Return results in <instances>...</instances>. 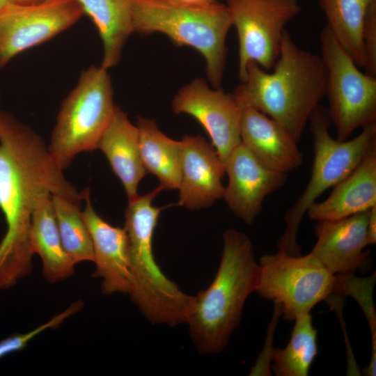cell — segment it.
Masks as SVG:
<instances>
[{
	"label": "cell",
	"mask_w": 376,
	"mask_h": 376,
	"mask_svg": "<svg viewBox=\"0 0 376 376\" xmlns=\"http://www.w3.org/2000/svg\"><path fill=\"white\" fill-rule=\"evenodd\" d=\"M48 146L30 127L0 109V210L6 231L0 242V290L15 285L32 271L31 216L38 202L58 195L80 203Z\"/></svg>",
	"instance_id": "1"
},
{
	"label": "cell",
	"mask_w": 376,
	"mask_h": 376,
	"mask_svg": "<svg viewBox=\"0 0 376 376\" xmlns=\"http://www.w3.org/2000/svg\"><path fill=\"white\" fill-rule=\"evenodd\" d=\"M272 70L249 63L245 79L232 94L241 109L266 114L298 142L311 115L325 97V65L320 55L299 47L285 30Z\"/></svg>",
	"instance_id": "2"
},
{
	"label": "cell",
	"mask_w": 376,
	"mask_h": 376,
	"mask_svg": "<svg viewBox=\"0 0 376 376\" xmlns=\"http://www.w3.org/2000/svg\"><path fill=\"white\" fill-rule=\"evenodd\" d=\"M223 249L209 287L193 296L186 324L198 352L216 354L228 345L240 323L247 297L256 292L260 266L249 237L230 228L223 233Z\"/></svg>",
	"instance_id": "3"
},
{
	"label": "cell",
	"mask_w": 376,
	"mask_h": 376,
	"mask_svg": "<svg viewBox=\"0 0 376 376\" xmlns=\"http://www.w3.org/2000/svg\"><path fill=\"white\" fill-rule=\"evenodd\" d=\"M157 192L128 201L125 212L130 252L131 288L129 295L152 324L174 327L186 323L193 296L184 293L157 263L152 238L162 208L153 205Z\"/></svg>",
	"instance_id": "4"
},
{
	"label": "cell",
	"mask_w": 376,
	"mask_h": 376,
	"mask_svg": "<svg viewBox=\"0 0 376 376\" xmlns=\"http://www.w3.org/2000/svg\"><path fill=\"white\" fill-rule=\"evenodd\" d=\"M134 31L161 33L175 45L188 46L203 57L208 80L220 88L226 65V39L233 26L226 3L184 5L165 0H132Z\"/></svg>",
	"instance_id": "5"
},
{
	"label": "cell",
	"mask_w": 376,
	"mask_h": 376,
	"mask_svg": "<svg viewBox=\"0 0 376 376\" xmlns=\"http://www.w3.org/2000/svg\"><path fill=\"white\" fill-rule=\"evenodd\" d=\"M308 123L313 138V161L310 179L295 203L284 214L285 229L277 242L278 250L300 255L297 233L309 207L327 189L349 175L360 163L369 148L376 142V123L362 127L354 138L334 139L327 109L320 104L311 115Z\"/></svg>",
	"instance_id": "6"
},
{
	"label": "cell",
	"mask_w": 376,
	"mask_h": 376,
	"mask_svg": "<svg viewBox=\"0 0 376 376\" xmlns=\"http://www.w3.org/2000/svg\"><path fill=\"white\" fill-rule=\"evenodd\" d=\"M108 70L101 65L83 70L61 104L48 148L63 170L79 153L97 149L112 118L116 106Z\"/></svg>",
	"instance_id": "7"
},
{
	"label": "cell",
	"mask_w": 376,
	"mask_h": 376,
	"mask_svg": "<svg viewBox=\"0 0 376 376\" xmlns=\"http://www.w3.org/2000/svg\"><path fill=\"white\" fill-rule=\"evenodd\" d=\"M320 40L327 70L328 113L336 139L347 140L358 128L376 123V76L359 69L327 25Z\"/></svg>",
	"instance_id": "8"
},
{
	"label": "cell",
	"mask_w": 376,
	"mask_h": 376,
	"mask_svg": "<svg viewBox=\"0 0 376 376\" xmlns=\"http://www.w3.org/2000/svg\"><path fill=\"white\" fill-rule=\"evenodd\" d=\"M256 292L280 304L284 319L309 313L319 302L335 293L336 276L311 253L290 255L279 251L260 258Z\"/></svg>",
	"instance_id": "9"
},
{
	"label": "cell",
	"mask_w": 376,
	"mask_h": 376,
	"mask_svg": "<svg viewBox=\"0 0 376 376\" xmlns=\"http://www.w3.org/2000/svg\"><path fill=\"white\" fill-rule=\"evenodd\" d=\"M238 38V77L249 63L270 71L280 53L286 24L301 10L298 0H226Z\"/></svg>",
	"instance_id": "10"
},
{
	"label": "cell",
	"mask_w": 376,
	"mask_h": 376,
	"mask_svg": "<svg viewBox=\"0 0 376 376\" xmlns=\"http://www.w3.org/2000/svg\"><path fill=\"white\" fill-rule=\"evenodd\" d=\"M84 15L77 0L8 3L0 9V68L17 54L70 28Z\"/></svg>",
	"instance_id": "11"
},
{
	"label": "cell",
	"mask_w": 376,
	"mask_h": 376,
	"mask_svg": "<svg viewBox=\"0 0 376 376\" xmlns=\"http://www.w3.org/2000/svg\"><path fill=\"white\" fill-rule=\"evenodd\" d=\"M171 107L175 113L188 114L201 125L225 166L230 154L242 143V109L233 94L196 78L178 91Z\"/></svg>",
	"instance_id": "12"
},
{
	"label": "cell",
	"mask_w": 376,
	"mask_h": 376,
	"mask_svg": "<svg viewBox=\"0 0 376 376\" xmlns=\"http://www.w3.org/2000/svg\"><path fill=\"white\" fill-rule=\"evenodd\" d=\"M228 182L223 198L229 209L246 224H253L265 198L285 183L288 175L263 164L241 143L225 163Z\"/></svg>",
	"instance_id": "13"
},
{
	"label": "cell",
	"mask_w": 376,
	"mask_h": 376,
	"mask_svg": "<svg viewBox=\"0 0 376 376\" xmlns=\"http://www.w3.org/2000/svg\"><path fill=\"white\" fill-rule=\"evenodd\" d=\"M180 143L178 205L191 210L211 206L224 196V164L212 144L201 136L185 135Z\"/></svg>",
	"instance_id": "14"
},
{
	"label": "cell",
	"mask_w": 376,
	"mask_h": 376,
	"mask_svg": "<svg viewBox=\"0 0 376 376\" xmlns=\"http://www.w3.org/2000/svg\"><path fill=\"white\" fill-rule=\"evenodd\" d=\"M83 218L91 235L95 269L93 278L101 279L104 295L129 293L131 272L128 237L125 228L111 225L94 210L90 190L84 189Z\"/></svg>",
	"instance_id": "15"
},
{
	"label": "cell",
	"mask_w": 376,
	"mask_h": 376,
	"mask_svg": "<svg viewBox=\"0 0 376 376\" xmlns=\"http://www.w3.org/2000/svg\"><path fill=\"white\" fill-rule=\"evenodd\" d=\"M369 210L336 220L318 221L311 253L334 275L354 274L368 257Z\"/></svg>",
	"instance_id": "16"
},
{
	"label": "cell",
	"mask_w": 376,
	"mask_h": 376,
	"mask_svg": "<svg viewBox=\"0 0 376 376\" xmlns=\"http://www.w3.org/2000/svg\"><path fill=\"white\" fill-rule=\"evenodd\" d=\"M242 109L241 141L263 164L287 175L301 166L297 141L280 123L256 109Z\"/></svg>",
	"instance_id": "17"
},
{
	"label": "cell",
	"mask_w": 376,
	"mask_h": 376,
	"mask_svg": "<svg viewBox=\"0 0 376 376\" xmlns=\"http://www.w3.org/2000/svg\"><path fill=\"white\" fill-rule=\"evenodd\" d=\"M376 206V142L357 166L333 187L329 196L307 210L310 219L336 220Z\"/></svg>",
	"instance_id": "18"
},
{
	"label": "cell",
	"mask_w": 376,
	"mask_h": 376,
	"mask_svg": "<svg viewBox=\"0 0 376 376\" xmlns=\"http://www.w3.org/2000/svg\"><path fill=\"white\" fill-rule=\"evenodd\" d=\"M97 149L106 156L124 187L128 201L137 198L139 185L147 173L140 153L139 130L117 106Z\"/></svg>",
	"instance_id": "19"
},
{
	"label": "cell",
	"mask_w": 376,
	"mask_h": 376,
	"mask_svg": "<svg viewBox=\"0 0 376 376\" xmlns=\"http://www.w3.org/2000/svg\"><path fill=\"white\" fill-rule=\"evenodd\" d=\"M29 242L39 256L43 277L49 283L62 281L75 273V263L66 252L59 234L52 195L41 199L31 216Z\"/></svg>",
	"instance_id": "20"
},
{
	"label": "cell",
	"mask_w": 376,
	"mask_h": 376,
	"mask_svg": "<svg viewBox=\"0 0 376 376\" xmlns=\"http://www.w3.org/2000/svg\"><path fill=\"white\" fill-rule=\"evenodd\" d=\"M77 1L84 14L94 22L102 40L103 56L100 65L109 70L119 63L124 45L134 32L132 0Z\"/></svg>",
	"instance_id": "21"
},
{
	"label": "cell",
	"mask_w": 376,
	"mask_h": 376,
	"mask_svg": "<svg viewBox=\"0 0 376 376\" xmlns=\"http://www.w3.org/2000/svg\"><path fill=\"white\" fill-rule=\"evenodd\" d=\"M139 148L147 173L155 175L162 189H178L180 179L181 143L158 127L153 119L139 117Z\"/></svg>",
	"instance_id": "22"
},
{
	"label": "cell",
	"mask_w": 376,
	"mask_h": 376,
	"mask_svg": "<svg viewBox=\"0 0 376 376\" xmlns=\"http://www.w3.org/2000/svg\"><path fill=\"white\" fill-rule=\"evenodd\" d=\"M376 0H319L326 25L359 67L364 66L362 31L369 9Z\"/></svg>",
	"instance_id": "23"
},
{
	"label": "cell",
	"mask_w": 376,
	"mask_h": 376,
	"mask_svg": "<svg viewBox=\"0 0 376 376\" xmlns=\"http://www.w3.org/2000/svg\"><path fill=\"white\" fill-rule=\"evenodd\" d=\"M286 346L274 349L270 370L277 376H307L318 353L317 329L309 313L297 316Z\"/></svg>",
	"instance_id": "24"
},
{
	"label": "cell",
	"mask_w": 376,
	"mask_h": 376,
	"mask_svg": "<svg viewBox=\"0 0 376 376\" xmlns=\"http://www.w3.org/2000/svg\"><path fill=\"white\" fill-rule=\"evenodd\" d=\"M52 206L63 245L73 262H93V248L80 203L52 195Z\"/></svg>",
	"instance_id": "25"
},
{
	"label": "cell",
	"mask_w": 376,
	"mask_h": 376,
	"mask_svg": "<svg viewBox=\"0 0 376 376\" xmlns=\"http://www.w3.org/2000/svg\"><path fill=\"white\" fill-rule=\"evenodd\" d=\"M335 295H349L353 297L366 316L371 334L372 353L370 362L364 368L366 375L375 376L376 370V315L373 301L375 273L366 278H359L354 274L335 275Z\"/></svg>",
	"instance_id": "26"
},
{
	"label": "cell",
	"mask_w": 376,
	"mask_h": 376,
	"mask_svg": "<svg viewBox=\"0 0 376 376\" xmlns=\"http://www.w3.org/2000/svg\"><path fill=\"white\" fill-rule=\"evenodd\" d=\"M84 302L78 300L73 302L63 312L56 314L47 322L24 334H13L0 340V359L8 354L23 350L28 343L39 334L59 327L66 319L79 312Z\"/></svg>",
	"instance_id": "27"
},
{
	"label": "cell",
	"mask_w": 376,
	"mask_h": 376,
	"mask_svg": "<svg viewBox=\"0 0 376 376\" xmlns=\"http://www.w3.org/2000/svg\"><path fill=\"white\" fill-rule=\"evenodd\" d=\"M365 72L376 76V4L368 10L362 31Z\"/></svg>",
	"instance_id": "28"
},
{
	"label": "cell",
	"mask_w": 376,
	"mask_h": 376,
	"mask_svg": "<svg viewBox=\"0 0 376 376\" xmlns=\"http://www.w3.org/2000/svg\"><path fill=\"white\" fill-rule=\"evenodd\" d=\"M376 243V206L369 210L367 224V244L373 245Z\"/></svg>",
	"instance_id": "29"
},
{
	"label": "cell",
	"mask_w": 376,
	"mask_h": 376,
	"mask_svg": "<svg viewBox=\"0 0 376 376\" xmlns=\"http://www.w3.org/2000/svg\"><path fill=\"white\" fill-rule=\"evenodd\" d=\"M175 3L192 5V6H205L212 4L217 0H165Z\"/></svg>",
	"instance_id": "30"
},
{
	"label": "cell",
	"mask_w": 376,
	"mask_h": 376,
	"mask_svg": "<svg viewBox=\"0 0 376 376\" xmlns=\"http://www.w3.org/2000/svg\"><path fill=\"white\" fill-rule=\"evenodd\" d=\"M43 1L45 0H8V2L15 3V4L26 5V4L37 3L42 2Z\"/></svg>",
	"instance_id": "31"
},
{
	"label": "cell",
	"mask_w": 376,
	"mask_h": 376,
	"mask_svg": "<svg viewBox=\"0 0 376 376\" xmlns=\"http://www.w3.org/2000/svg\"><path fill=\"white\" fill-rule=\"evenodd\" d=\"M8 2V0H0V9L6 6Z\"/></svg>",
	"instance_id": "32"
}]
</instances>
